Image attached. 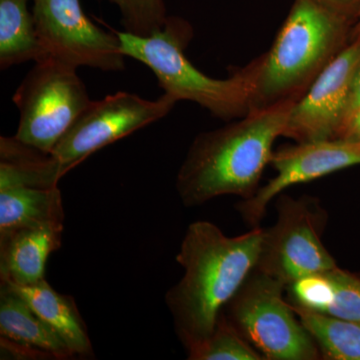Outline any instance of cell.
<instances>
[{"label": "cell", "instance_id": "15", "mask_svg": "<svg viewBox=\"0 0 360 360\" xmlns=\"http://www.w3.org/2000/svg\"><path fill=\"white\" fill-rule=\"evenodd\" d=\"M15 291L61 338L73 356H91L92 345L77 304L70 296L60 295L46 281L32 285L1 281Z\"/></svg>", "mask_w": 360, "mask_h": 360}, {"label": "cell", "instance_id": "7", "mask_svg": "<svg viewBox=\"0 0 360 360\" xmlns=\"http://www.w3.org/2000/svg\"><path fill=\"white\" fill-rule=\"evenodd\" d=\"M77 70L51 58L35 63L13 96L20 111L18 141L51 153L91 103Z\"/></svg>", "mask_w": 360, "mask_h": 360}, {"label": "cell", "instance_id": "4", "mask_svg": "<svg viewBox=\"0 0 360 360\" xmlns=\"http://www.w3.org/2000/svg\"><path fill=\"white\" fill-rule=\"evenodd\" d=\"M115 32L123 56L150 68L165 94L175 101L200 104L225 122L238 120L250 112L257 79L255 60L224 79L208 77L184 53L193 32L191 26L180 18H167L163 27L148 37Z\"/></svg>", "mask_w": 360, "mask_h": 360}, {"label": "cell", "instance_id": "24", "mask_svg": "<svg viewBox=\"0 0 360 360\" xmlns=\"http://www.w3.org/2000/svg\"><path fill=\"white\" fill-rule=\"evenodd\" d=\"M352 34H354L352 35V39H354L355 37H357V35H360V9L359 13V22H357L356 26H355L354 32H352Z\"/></svg>", "mask_w": 360, "mask_h": 360}, {"label": "cell", "instance_id": "12", "mask_svg": "<svg viewBox=\"0 0 360 360\" xmlns=\"http://www.w3.org/2000/svg\"><path fill=\"white\" fill-rule=\"evenodd\" d=\"M285 291L290 304L360 322V276L338 265L298 278Z\"/></svg>", "mask_w": 360, "mask_h": 360}, {"label": "cell", "instance_id": "2", "mask_svg": "<svg viewBox=\"0 0 360 360\" xmlns=\"http://www.w3.org/2000/svg\"><path fill=\"white\" fill-rule=\"evenodd\" d=\"M295 103L250 110L236 122L198 134L177 174L182 203L193 207L219 196L252 198Z\"/></svg>", "mask_w": 360, "mask_h": 360}, {"label": "cell", "instance_id": "11", "mask_svg": "<svg viewBox=\"0 0 360 360\" xmlns=\"http://www.w3.org/2000/svg\"><path fill=\"white\" fill-rule=\"evenodd\" d=\"M269 165L276 169V176L236 206L243 221L251 227L260 226L270 203L290 186L360 165V142L340 139L296 142L274 150Z\"/></svg>", "mask_w": 360, "mask_h": 360}, {"label": "cell", "instance_id": "23", "mask_svg": "<svg viewBox=\"0 0 360 360\" xmlns=\"http://www.w3.org/2000/svg\"><path fill=\"white\" fill-rule=\"evenodd\" d=\"M360 104V66L355 75L354 85H352V96H350L349 105H348L347 113L356 108ZM347 117V116H345Z\"/></svg>", "mask_w": 360, "mask_h": 360}, {"label": "cell", "instance_id": "25", "mask_svg": "<svg viewBox=\"0 0 360 360\" xmlns=\"http://www.w3.org/2000/svg\"><path fill=\"white\" fill-rule=\"evenodd\" d=\"M357 274H359V276H360V271H359V272H357Z\"/></svg>", "mask_w": 360, "mask_h": 360}, {"label": "cell", "instance_id": "16", "mask_svg": "<svg viewBox=\"0 0 360 360\" xmlns=\"http://www.w3.org/2000/svg\"><path fill=\"white\" fill-rule=\"evenodd\" d=\"M0 335L18 345L56 359L73 356L65 343L33 311L27 302L2 283L0 290Z\"/></svg>", "mask_w": 360, "mask_h": 360}, {"label": "cell", "instance_id": "1", "mask_svg": "<svg viewBox=\"0 0 360 360\" xmlns=\"http://www.w3.org/2000/svg\"><path fill=\"white\" fill-rule=\"evenodd\" d=\"M264 234L257 226L227 236L205 220L187 227L176 255L184 274L165 295L186 352L212 335L220 314L257 267Z\"/></svg>", "mask_w": 360, "mask_h": 360}, {"label": "cell", "instance_id": "6", "mask_svg": "<svg viewBox=\"0 0 360 360\" xmlns=\"http://www.w3.org/2000/svg\"><path fill=\"white\" fill-rule=\"evenodd\" d=\"M276 222L264 229L255 270L286 286L303 276L338 266L322 243L328 212L314 196L276 198Z\"/></svg>", "mask_w": 360, "mask_h": 360}, {"label": "cell", "instance_id": "5", "mask_svg": "<svg viewBox=\"0 0 360 360\" xmlns=\"http://www.w3.org/2000/svg\"><path fill=\"white\" fill-rule=\"evenodd\" d=\"M284 291L285 285L281 281L255 269L224 314L265 360L321 359Z\"/></svg>", "mask_w": 360, "mask_h": 360}, {"label": "cell", "instance_id": "13", "mask_svg": "<svg viewBox=\"0 0 360 360\" xmlns=\"http://www.w3.org/2000/svg\"><path fill=\"white\" fill-rule=\"evenodd\" d=\"M61 229L30 227L0 234L1 281L18 285L41 283L49 255L61 246Z\"/></svg>", "mask_w": 360, "mask_h": 360}, {"label": "cell", "instance_id": "9", "mask_svg": "<svg viewBox=\"0 0 360 360\" xmlns=\"http://www.w3.org/2000/svg\"><path fill=\"white\" fill-rule=\"evenodd\" d=\"M33 20L46 58L104 71L125 68L116 32H104L85 15L79 0H33Z\"/></svg>", "mask_w": 360, "mask_h": 360}, {"label": "cell", "instance_id": "21", "mask_svg": "<svg viewBox=\"0 0 360 360\" xmlns=\"http://www.w3.org/2000/svg\"><path fill=\"white\" fill-rule=\"evenodd\" d=\"M336 139L360 142V104L345 118Z\"/></svg>", "mask_w": 360, "mask_h": 360}, {"label": "cell", "instance_id": "3", "mask_svg": "<svg viewBox=\"0 0 360 360\" xmlns=\"http://www.w3.org/2000/svg\"><path fill=\"white\" fill-rule=\"evenodd\" d=\"M347 18L319 0H295L269 51L255 59L250 110L297 101L347 46Z\"/></svg>", "mask_w": 360, "mask_h": 360}, {"label": "cell", "instance_id": "22", "mask_svg": "<svg viewBox=\"0 0 360 360\" xmlns=\"http://www.w3.org/2000/svg\"><path fill=\"white\" fill-rule=\"evenodd\" d=\"M319 1L323 4L324 6L330 7L333 11L348 16L359 0H319Z\"/></svg>", "mask_w": 360, "mask_h": 360}, {"label": "cell", "instance_id": "20", "mask_svg": "<svg viewBox=\"0 0 360 360\" xmlns=\"http://www.w3.org/2000/svg\"><path fill=\"white\" fill-rule=\"evenodd\" d=\"M122 13L124 32L139 37H148L158 32L167 22L163 0H110Z\"/></svg>", "mask_w": 360, "mask_h": 360}, {"label": "cell", "instance_id": "19", "mask_svg": "<svg viewBox=\"0 0 360 360\" xmlns=\"http://www.w3.org/2000/svg\"><path fill=\"white\" fill-rule=\"evenodd\" d=\"M186 352L189 360H265L234 328L224 311L212 335Z\"/></svg>", "mask_w": 360, "mask_h": 360}, {"label": "cell", "instance_id": "14", "mask_svg": "<svg viewBox=\"0 0 360 360\" xmlns=\"http://www.w3.org/2000/svg\"><path fill=\"white\" fill-rule=\"evenodd\" d=\"M63 220L58 186H0V234L30 227L63 229Z\"/></svg>", "mask_w": 360, "mask_h": 360}, {"label": "cell", "instance_id": "18", "mask_svg": "<svg viewBox=\"0 0 360 360\" xmlns=\"http://www.w3.org/2000/svg\"><path fill=\"white\" fill-rule=\"evenodd\" d=\"M290 307L311 335L321 359L360 360V322L329 316L293 304Z\"/></svg>", "mask_w": 360, "mask_h": 360}, {"label": "cell", "instance_id": "17", "mask_svg": "<svg viewBox=\"0 0 360 360\" xmlns=\"http://www.w3.org/2000/svg\"><path fill=\"white\" fill-rule=\"evenodd\" d=\"M30 0H0V68L46 58L37 37Z\"/></svg>", "mask_w": 360, "mask_h": 360}, {"label": "cell", "instance_id": "8", "mask_svg": "<svg viewBox=\"0 0 360 360\" xmlns=\"http://www.w3.org/2000/svg\"><path fill=\"white\" fill-rule=\"evenodd\" d=\"M176 103L167 94L148 101L127 91L91 101L51 151L52 160L63 176L99 149L165 117Z\"/></svg>", "mask_w": 360, "mask_h": 360}, {"label": "cell", "instance_id": "10", "mask_svg": "<svg viewBox=\"0 0 360 360\" xmlns=\"http://www.w3.org/2000/svg\"><path fill=\"white\" fill-rule=\"evenodd\" d=\"M360 66V35L331 60L293 105L283 136L295 142L336 139Z\"/></svg>", "mask_w": 360, "mask_h": 360}]
</instances>
